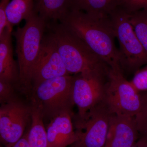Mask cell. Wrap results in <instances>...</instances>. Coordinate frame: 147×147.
<instances>
[{
	"label": "cell",
	"instance_id": "cell-12",
	"mask_svg": "<svg viewBox=\"0 0 147 147\" xmlns=\"http://www.w3.org/2000/svg\"><path fill=\"white\" fill-rule=\"evenodd\" d=\"M73 113L67 111L50 119L46 129L47 147H67L79 139L74 128Z\"/></svg>",
	"mask_w": 147,
	"mask_h": 147
},
{
	"label": "cell",
	"instance_id": "cell-5",
	"mask_svg": "<svg viewBox=\"0 0 147 147\" xmlns=\"http://www.w3.org/2000/svg\"><path fill=\"white\" fill-rule=\"evenodd\" d=\"M73 76H58L40 83L32 90L31 100L42 108L44 118L50 119L61 113L71 111Z\"/></svg>",
	"mask_w": 147,
	"mask_h": 147
},
{
	"label": "cell",
	"instance_id": "cell-1",
	"mask_svg": "<svg viewBox=\"0 0 147 147\" xmlns=\"http://www.w3.org/2000/svg\"><path fill=\"white\" fill-rule=\"evenodd\" d=\"M59 22L110 68L121 69L119 50L115 44L116 38L110 16L98 18L83 11L71 10L67 11Z\"/></svg>",
	"mask_w": 147,
	"mask_h": 147
},
{
	"label": "cell",
	"instance_id": "cell-20",
	"mask_svg": "<svg viewBox=\"0 0 147 147\" xmlns=\"http://www.w3.org/2000/svg\"><path fill=\"white\" fill-rule=\"evenodd\" d=\"M130 82L139 92L147 91V64L135 72Z\"/></svg>",
	"mask_w": 147,
	"mask_h": 147
},
{
	"label": "cell",
	"instance_id": "cell-2",
	"mask_svg": "<svg viewBox=\"0 0 147 147\" xmlns=\"http://www.w3.org/2000/svg\"><path fill=\"white\" fill-rule=\"evenodd\" d=\"M47 27L51 30L50 34L69 74H108L109 66L59 22L49 23Z\"/></svg>",
	"mask_w": 147,
	"mask_h": 147
},
{
	"label": "cell",
	"instance_id": "cell-15",
	"mask_svg": "<svg viewBox=\"0 0 147 147\" xmlns=\"http://www.w3.org/2000/svg\"><path fill=\"white\" fill-rule=\"evenodd\" d=\"M31 100V125L26 134L27 139L30 147H47V131L42 108L37 102Z\"/></svg>",
	"mask_w": 147,
	"mask_h": 147
},
{
	"label": "cell",
	"instance_id": "cell-24",
	"mask_svg": "<svg viewBox=\"0 0 147 147\" xmlns=\"http://www.w3.org/2000/svg\"><path fill=\"white\" fill-rule=\"evenodd\" d=\"M11 147H30L27 139L26 134H24L18 142Z\"/></svg>",
	"mask_w": 147,
	"mask_h": 147
},
{
	"label": "cell",
	"instance_id": "cell-6",
	"mask_svg": "<svg viewBox=\"0 0 147 147\" xmlns=\"http://www.w3.org/2000/svg\"><path fill=\"white\" fill-rule=\"evenodd\" d=\"M120 68L109 69L105 100L114 114L135 117L140 109L141 95Z\"/></svg>",
	"mask_w": 147,
	"mask_h": 147
},
{
	"label": "cell",
	"instance_id": "cell-7",
	"mask_svg": "<svg viewBox=\"0 0 147 147\" xmlns=\"http://www.w3.org/2000/svg\"><path fill=\"white\" fill-rule=\"evenodd\" d=\"M113 114L104 99L83 117L76 116L74 125L79 139L72 147H104Z\"/></svg>",
	"mask_w": 147,
	"mask_h": 147
},
{
	"label": "cell",
	"instance_id": "cell-14",
	"mask_svg": "<svg viewBox=\"0 0 147 147\" xmlns=\"http://www.w3.org/2000/svg\"><path fill=\"white\" fill-rule=\"evenodd\" d=\"M117 6V0H69V11H79L98 18H108Z\"/></svg>",
	"mask_w": 147,
	"mask_h": 147
},
{
	"label": "cell",
	"instance_id": "cell-16",
	"mask_svg": "<svg viewBox=\"0 0 147 147\" xmlns=\"http://www.w3.org/2000/svg\"><path fill=\"white\" fill-rule=\"evenodd\" d=\"M34 11L47 24L59 22L69 11V0H35Z\"/></svg>",
	"mask_w": 147,
	"mask_h": 147
},
{
	"label": "cell",
	"instance_id": "cell-9",
	"mask_svg": "<svg viewBox=\"0 0 147 147\" xmlns=\"http://www.w3.org/2000/svg\"><path fill=\"white\" fill-rule=\"evenodd\" d=\"M32 108L17 98L0 108V139L5 147H11L23 137L31 117Z\"/></svg>",
	"mask_w": 147,
	"mask_h": 147
},
{
	"label": "cell",
	"instance_id": "cell-19",
	"mask_svg": "<svg viewBox=\"0 0 147 147\" xmlns=\"http://www.w3.org/2000/svg\"><path fill=\"white\" fill-rule=\"evenodd\" d=\"M141 105L139 112L135 116L139 133V139L147 143V91L140 92Z\"/></svg>",
	"mask_w": 147,
	"mask_h": 147
},
{
	"label": "cell",
	"instance_id": "cell-17",
	"mask_svg": "<svg viewBox=\"0 0 147 147\" xmlns=\"http://www.w3.org/2000/svg\"><path fill=\"white\" fill-rule=\"evenodd\" d=\"M35 0H11L6 15L9 24L13 27L26 20L34 11Z\"/></svg>",
	"mask_w": 147,
	"mask_h": 147
},
{
	"label": "cell",
	"instance_id": "cell-10",
	"mask_svg": "<svg viewBox=\"0 0 147 147\" xmlns=\"http://www.w3.org/2000/svg\"><path fill=\"white\" fill-rule=\"evenodd\" d=\"M68 75L70 74L66 69L53 38L50 34L44 36L32 73L33 88L46 80Z\"/></svg>",
	"mask_w": 147,
	"mask_h": 147
},
{
	"label": "cell",
	"instance_id": "cell-21",
	"mask_svg": "<svg viewBox=\"0 0 147 147\" xmlns=\"http://www.w3.org/2000/svg\"><path fill=\"white\" fill-rule=\"evenodd\" d=\"M118 6L128 13L147 7V0H117Z\"/></svg>",
	"mask_w": 147,
	"mask_h": 147
},
{
	"label": "cell",
	"instance_id": "cell-26",
	"mask_svg": "<svg viewBox=\"0 0 147 147\" xmlns=\"http://www.w3.org/2000/svg\"></svg>",
	"mask_w": 147,
	"mask_h": 147
},
{
	"label": "cell",
	"instance_id": "cell-13",
	"mask_svg": "<svg viewBox=\"0 0 147 147\" xmlns=\"http://www.w3.org/2000/svg\"><path fill=\"white\" fill-rule=\"evenodd\" d=\"M11 33L12 30L6 28L0 34V81L16 85L19 70L13 59Z\"/></svg>",
	"mask_w": 147,
	"mask_h": 147
},
{
	"label": "cell",
	"instance_id": "cell-25",
	"mask_svg": "<svg viewBox=\"0 0 147 147\" xmlns=\"http://www.w3.org/2000/svg\"><path fill=\"white\" fill-rule=\"evenodd\" d=\"M131 147H147V143L142 139H139Z\"/></svg>",
	"mask_w": 147,
	"mask_h": 147
},
{
	"label": "cell",
	"instance_id": "cell-22",
	"mask_svg": "<svg viewBox=\"0 0 147 147\" xmlns=\"http://www.w3.org/2000/svg\"><path fill=\"white\" fill-rule=\"evenodd\" d=\"M13 84L0 81V102L5 104L16 98Z\"/></svg>",
	"mask_w": 147,
	"mask_h": 147
},
{
	"label": "cell",
	"instance_id": "cell-4",
	"mask_svg": "<svg viewBox=\"0 0 147 147\" xmlns=\"http://www.w3.org/2000/svg\"><path fill=\"white\" fill-rule=\"evenodd\" d=\"M115 36L119 45L120 66L123 73H134L147 64V53L129 19L128 13L117 7L110 16Z\"/></svg>",
	"mask_w": 147,
	"mask_h": 147
},
{
	"label": "cell",
	"instance_id": "cell-23",
	"mask_svg": "<svg viewBox=\"0 0 147 147\" xmlns=\"http://www.w3.org/2000/svg\"><path fill=\"white\" fill-rule=\"evenodd\" d=\"M11 0H1L0 3V34L6 28L12 30V27L9 24L6 15V9Z\"/></svg>",
	"mask_w": 147,
	"mask_h": 147
},
{
	"label": "cell",
	"instance_id": "cell-8",
	"mask_svg": "<svg viewBox=\"0 0 147 147\" xmlns=\"http://www.w3.org/2000/svg\"><path fill=\"white\" fill-rule=\"evenodd\" d=\"M108 75L97 73L80 74L73 76L72 98L81 117L105 99Z\"/></svg>",
	"mask_w": 147,
	"mask_h": 147
},
{
	"label": "cell",
	"instance_id": "cell-3",
	"mask_svg": "<svg viewBox=\"0 0 147 147\" xmlns=\"http://www.w3.org/2000/svg\"><path fill=\"white\" fill-rule=\"evenodd\" d=\"M26 24L13 33L16 40L19 76L16 85L28 94L32 90V73L38 57L47 24L34 11L25 20Z\"/></svg>",
	"mask_w": 147,
	"mask_h": 147
},
{
	"label": "cell",
	"instance_id": "cell-11",
	"mask_svg": "<svg viewBox=\"0 0 147 147\" xmlns=\"http://www.w3.org/2000/svg\"><path fill=\"white\" fill-rule=\"evenodd\" d=\"M139 137L135 117L114 114L104 147H131Z\"/></svg>",
	"mask_w": 147,
	"mask_h": 147
},
{
	"label": "cell",
	"instance_id": "cell-18",
	"mask_svg": "<svg viewBox=\"0 0 147 147\" xmlns=\"http://www.w3.org/2000/svg\"><path fill=\"white\" fill-rule=\"evenodd\" d=\"M127 13L135 33L147 53V7Z\"/></svg>",
	"mask_w": 147,
	"mask_h": 147
}]
</instances>
